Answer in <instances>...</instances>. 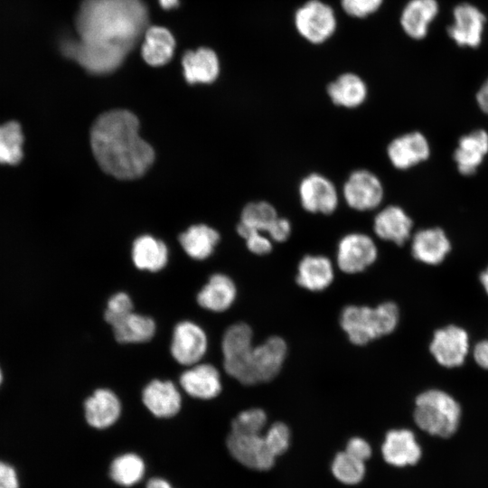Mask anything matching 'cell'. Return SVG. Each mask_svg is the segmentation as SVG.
I'll return each instance as SVG.
<instances>
[{"label":"cell","instance_id":"29","mask_svg":"<svg viewBox=\"0 0 488 488\" xmlns=\"http://www.w3.org/2000/svg\"><path fill=\"white\" fill-rule=\"evenodd\" d=\"M327 93L333 104L347 108L361 106L367 97V86L354 73H343L327 87Z\"/></svg>","mask_w":488,"mask_h":488},{"label":"cell","instance_id":"39","mask_svg":"<svg viewBox=\"0 0 488 488\" xmlns=\"http://www.w3.org/2000/svg\"><path fill=\"white\" fill-rule=\"evenodd\" d=\"M237 232L246 240L248 249L256 255H266L272 250V242L261 231L247 229L240 224L237 226Z\"/></svg>","mask_w":488,"mask_h":488},{"label":"cell","instance_id":"41","mask_svg":"<svg viewBox=\"0 0 488 488\" xmlns=\"http://www.w3.org/2000/svg\"><path fill=\"white\" fill-rule=\"evenodd\" d=\"M345 452L364 462L371 456V448L366 440L361 437H352L348 441Z\"/></svg>","mask_w":488,"mask_h":488},{"label":"cell","instance_id":"9","mask_svg":"<svg viewBox=\"0 0 488 488\" xmlns=\"http://www.w3.org/2000/svg\"><path fill=\"white\" fill-rule=\"evenodd\" d=\"M378 257L373 239L363 233H349L343 237L337 248V265L347 274L362 272L372 265Z\"/></svg>","mask_w":488,"mask_h":488},{"label":"cell","instance_id":"32","mask_svg":"<svg viewBox=\"0 0 488 488\" xmlns=\"http://www.w3.org/2000/svg\"><path fill=\"white\" fill-rule=\"evenodd\" d=\"M219 240V233L204 224L192 226L179 236L185 253L197 260L210 257Z\"/></svg>","mask_w":488,"mask_h":488},{"label":"cell","instance_id":"20","mask_svg":"<svg viewBox=\"0 0 488 488\" xmlns=\"http://www.w3.org/2000/svg\"><path fill=\"white\" fill-rule=\"evenodd\" d=\"M83 407L87 423L97 429H105L114 425L122 409L117 395L105 388L94 390L85 399Z\"/></svg>","mask_w":488,"mask_h":488},{"label":"cell","instance_id":"30","mask_svg":"<svg viewBox=\"0 0 488 488\" xmlns=\"http://www.w3.org/2000/svg\"><path fill=\"white\" fill-rule=\"evenodd\" d=\"M142 56L151 66H162L167 63L174 51L175 41L172 33L164 27L151 26L144 33Z\"/></svg>","mask_w":488,"mask_h":488},{"label":"cell","instance_id":"38","mask_svg":"<svg viewBox=\"0 0 488 488\" xmlns=\"http://www.w3.org/2000/svg\"><path fill=\"white\" fill-rule=\"evenodd\" d=\"M263 437L271 453L277 456L284 454L289 446L290 430L286 424L276 422L269 427Z\"/></svg>","mask_w":488,"mask_h":488},{"label":"cell","instance_id":"14","mask_svg":"<svg viewBox=\"0 0 488 488\" xmlns=\"http://www.w3.org/2000/svg\"><path fill=\"white\" fill-rule=\"evenodd\" d=\"M299 197L303 208L311 213H333L338 205L334 184L325 176L311 174L299 185Z\"/></svg>","mask_w":488,"mask_h":488},{"label":"cell","instance_id":"18","mask_svg":"<svg viewBox=\"0 0 488 488\" xmlns=\"http://www.w3.org/2000/svg\"><path fill=\"white\" fill-rule=\"evenodd\" d=\"M384 460L394 466L416 465L422 456V449L415 434L407 428L389 430L381 446Z\"/></svg>","mask_w":488,"mask_h":488},{"label":"cell","instance_id":"48","mask_svg":"<svg viewBox=\"0 0 488 488\" xmlns=\"http://www.w3.org/2000/svg\"><path fill=\"white\" fill-rule=\"evenodd\" d=\"M160 5L164 9H171L178 5L179 0H158Z\"/></svg>","mask_w":488,"mask_h":488},{"label":"cell","instance_id":"47","mask_svg":"<svg viewBox=\"0 0 488 488\" xmlns=\"http://www.w3.org/2000/svg\"><path fill=\"white\" fill-rule=\"evenodd\" d=\"M479 281L485 294L488 296V266L479 275Z\"/></svg>","mask_w":488,"mask_h":488},{"label":"cell","instance_id":"44","mask_svg":"<svg viewBox=\"0 0 488 488\" xmlns=\"http://www.w3.org/2000/svg\"><path fill=\"white\" fill-rule=\"evenodd\" d=\"M475 363L483 370L488 371V339L477 342L472 351Z\"/></svg>","mask_w":488,"mask_h":488},{"label":"cell","instance_id":"3","mask_svg":"<svg viewBox=\"0 0 488 488\" xmlns=\"http://www.w3.org/2000/svg\"><path fill=\"white\" fill-rule=\"evenodd\" d=\"M399 322V309L394 302H384L376 307L347 305L340 315V324L355 345L388 335Z\"/></svg>","mask_w":488,"mask_h":488},{"label":"cell","instance_id":"12","mask_svg":"<svg viewBox=\"0 0 488 488\" xmlns=\"http://www.w3.org/2000/svg\"><path fill=\"white\" fill-rule=\"evenodd\" d=\"M286 350V342L279 336H271L254 346L249 356L251 385L274 379L283 366Z\"/></svg>","mask_w":488,"mask_h":488},{"label":"cell","instance_id":"11","mask_svg":"<svg viewBox=\"0 0 488 488\" xmlns=\"http://www.w3.org/2000/svg\"><path fill=\"white\" fill-rule=\"evenodd\" d=\"M226 444L230 454L246 467L264 471L270 469L275 463L276 456L260 434L230 431Z\"/></svg>","mask_w":488,"mask_h":488},{"label":"cell","instance_id":"16","mask_svg":"<svg viewBox=\"0 0 488 488\" xmlns=\"http://www.w3.org/2000/svg\"><path fill=\"white\" fill-rule=\"evenodd\" d=\"M142 402L155 417L169 418L180 411L182 395L173 381L155 379L143 389Z\"/></svg>","mask_w":488,"mask_h":488},{"label":"cell","instance_id":"13","mask_svg":"<svg viewBox=\"0 0 488 488\" xmlns=\"http://www.w3.org/2000/svg\"><path fill=\"white\" fill-rule=\"evenodd\" d=\"M453 24L446 29L448 36L460 47H478L486 23L483 13L472 4L461 3L453 9Z\"/></svg>","mask_w":488,"mask_h":488},{"label":"cell","instance_id":"4","mask_svg":"<svg viewBox=\"0 0 488 488\" xmlns=\"http://www.w3.org/2000/svg\"><path fill=\"white\" fill-rule=\"evenodd\" d=\"M462 418L460 403L448 392L432 388L415 399L413 419L424 432L441 438L452 436Z\"/></svg>","mask_w":488,"mask_h":488},{"label":"cell","instance_id":"19","mask_svg":"<svg viewBox=\"0 0 488 488\" xmlns=\"http://www.w3.org/2000/svg\"><path fill=\"white\" fill-rule=\"evenodd\" d=\"M452 249L444 230L438 227L418 230L411 238L413 258L426 265L437 266L444 262Z\"/></svg>","mask_w":488,"mask_h":488},{"label":"cell","instance_id":"7","mask_svg":"<svg viewBox=\"0 0 488 488\" xmlns=\"http://www.w3.org/2000/svg\"><path fill=\"white\" fill-rule=\"evenodd\" d=\"M295 25L306 41L319 44L333 34L337 21L330 5L320 0H309L296 10Z\"/></svg>","mask_w":488,"mask_h":488},{"label":"cell","instance_id":"8","mask_svg":"<svg viewBox=\"0 0 488 488\" xmlns=\"http://www.w3.org/2000/svg\"><path fill=\"white\" fill-rule=\"evenodd\" d=\"M208 338L204 330L192 321H182L173 330L170 352L174 360L186 367L201 361L207 352Z\"/></svg>","mask_w":488,"mask_h":488},{"label":"cell","instance_id":"36","mask_svg":"<svg viewBox=\"0 0 488 488\" xmlns=\"http://www.w3.org/2000/svg\"><path fill=\"white\" fill-rule=\"evenodd\" d=\"M267 423L266 412L258 408H252L239 413L231 421L232 432L242 434H260Z\"/></svg>","mask_w":488,"mask_h":488},{"label":"cell","instance_id":"5","mask_svg":"<svg viewBox=\"0 0 488 488\" xmlns=\"http://www.w3.org/2000/svg\"><path fill=\"white\" fill-rule=\"evenodd\" d=\"M252 339L250 326L240 322L229 326L221 340L224 371L244 385H250L249 356L254 347Z\"/></svg>","mask_w":488,"mask_h":488},{"label":"cell","instance_id":"23","mask_svg":"<svg viewBox=\"0 0 488 488\" xmlns=\"http://www.w3.org/2000/svg\"><path fill=\"white\" fill-rule=\"evenodd\" d=\"M237 288L227 275L217 273L210 277L196 296L197 304L203 309L221 313L228 310L234 303Z\"/></svg>","mask_w":488,"mask_h":488},{"label":"cell","instance_id":"15","mask_svg":"<svg viewBox=\"0 0 488 488\" xmlns=\"http://www.w3.org/2000/svg\"><path fill=\"white\" fill-rule=\"evenodd\" d=\"M387 155L395 168L407 170L429 157L430 145L422 133L412 131L394 138L388 145Z\"/></svg>","mask_w":488,"mask_h":488},{"label":"cell","instance_id":"34","mask_svg":"<svg viewBox=\"0 0 488 488\" xmlns=\"http://www.w3.org/2000/svg\"><path fill=\"white\" fill-rule=\"evenodd\" d=\"M277 217L276 209L269 202H254L243 208L239 224L249 230L267 232Z\"/></svg>","mask_w":488,"mask_h":488},{"label":"cell","instance_id":"40","mask_svg":"<svg viewBox=\"0 0 488 488\" xmlns=\"http://www.w3.org/2000/svg\"><path fill=\"white\" fill-rule=\"evenodd\" d=\"M383 0H341L343 11L352 17L363 18L375 13Z\"/></svg>","mask_w":488,"mask_h":488},{"label":"cell","instance_id":"2","mask_svg":"<svg viewBox=\"0 0 488 488\" xmlns=\"http://www.w3.org/2000/svg\"><path fill=\"white\" fill-rule=\"evenodd\" d=\"M139 121L130 111L103 113L90 129V145L100 168L123 180L138 178L155 159L152 146L138 135Z\"/></svg>","mask_w":488,"mask_h":488},{"label":"cell","instance_id":"28","mask_svg":"<svg viewBox=\"0 0 488 488\" xmlns=\"http://www.w3.org/2000/svg\"><path fill=\"white\" fill-rule=\"evenodd\" d=\"M115 340L122 344L149 342L155 334L156 324L152 317L134 311L111 325Z\"/></svg>","mask_w":488,"mask_h":488},{"label":"cell","instance_id":"33","mask_svg":"<svg viewBox=\"0 0 488 488\" xmlns=\"http://www.w3.org/2000/svg\"><path fill=\"white\" fill-rule=\"evenodd\" d=\"M145 474L142 458L133 453L125 454L113 460L109 474L117 484L131 486L138 483Z\"/></svg>","mask_w":488,"mask_h":488},{"label":"cell","instance_id":"46","mask_svg":"<svg viewBox=\"0 0 488 488\" xmlns=\"http://www.w3.org/2000/svg\"><path fill=\"white\" fill-rule=\"evenodd\" d=\"M146 488H173V487L164 479L152 478L147 482Z\"/></svg>","mask_w":488,"mask_h":488},{"label":"cell","instance_id":"31","mask_svg":"<svg viewBox=\"0 0 488 488\" xmlns=\"http://www.w3.org/2000/svg\"><path fill=\"white\" fill-rule=\"evenodd\" d=\"M132 260L136 268L157 272L168 261V249L165 244L151 236L137 238L132 247Z\"/></svg>","mask_w":488,"mask_h":488},{"label":"cell","instance_id":"37","mask_svg":"<svg viewBox=\"0 0 488 488\" xmlns=\"http://www.w3.org/2000/svg\"><path fill=\"white\" fill-rule=\"evenodd\" d=\"M133 311L134 304L130 296L126 292H117L107 302L104 319L112 325Z\"/></svg>","mask_w":488,"mask_h":488},{"label":"cell","instance_id":"22","mask_svg":"<svg viewBox=\"0 0 488 488\" xmlns=\"http://www.w3.org/2000/svg\"><path fill=\"white\" fill-rule=\"evenodd\" d=\"M487 154L488 133L477 129L459 138L453 157L458 172L468 176L476 173Z\"/></svg>","mask_w":488,"mask_h":488},{"label":"cell","instance_id":"1","mask_svg":"<svg viewBox=\"0 0 488 488\" xmlns=\"http://www.w3.org/2000/svg\"><path fill=\"white\" fill-rule=\"evenodd\" d=\"M142 0H83L76 16L78 40L68 39L62 52L89 72L116 70L146 30Z\"/></svg>","mask_w":488,"mask_h":488},{"label":"cell","instance_id":"45","mask_svg":"<svg viewBox=\"0 0 488 488\" xmlns=\"http://www.w3.org/2000/svg\"><path fill=\"white\" fill-rule=\"evenodd\" d=\"M475 99L480 109L488 115V78L476 92Z\"/></svg>","mask_w":488,"mask_h":488},{"label":"cell","instance_id":"26","mask_svg":"<svg viewBox=\"0 0 488 488\" xmlns=\"http://www.w3.org/2000/svg\"><path fill=\"white\" fill-rule=\"evenodd\" d=\"M183 74L190 84L211 83L220 72V63L216 53L209 48L188 51L182 59Z\"/></svg>","mask_w":488,"mask_h":488},{"label":"cell","instance_id":"42","mask_svg":"<svg viewBox=\"0 0 488 488\" xmlns=\"http://www.w3.org/2000/svg\"><path fill=\"white\" fill-rule=\"evenodd\" d=\"M267 233L271 240L284 242L291 234V224L286 219L277 217L268 228Z\"/></svg>","mask_w":488,"mask_h":488},{"label":"cell","instance_id":"17","mask_svg":"<svg viewBox=\"0 0 488 488\" xmlns=\"http://www.w3.org/2000/svg\"><path fill=\"white\" fill-rule=\"evenodd\" d=\"M183 390L190 397L208 400L221 392V374L216 367L210 363H197L188 367L179 378Z\"/></svg>","mask_w":488,"mask_h":488},{"label":"cell","instance_id":"27","mask_svg":"<svg viewBox=\"0 0 488 488\" xmlns=\"http://www.w3.org/2000/svg\"><path fill=\"white\" fill-rule=\"evenodd\" d=\"M26 136L22 123L8 119L0 123V165L15 167L25 157Z\"/></svg>","mask_w":488,"mask_h":488},{"label":"cell","instance_id":"24","mask_svg":"<svg viewBox=\"0 0 488 488\" xmlns=\"http://www.w3.org/2000/svg\"><path fill=\"white\" fill-rule=\"evenodd\" d=\"M436 0H410L400 15V25L405 33L414 40L427 36L429 24L438 14Z\"/></svg>","mask_w":488,"mask_h":488},{"label":"cell","instance_id":"25","mask_svg":"<svg viewBox=\"0 0 488 488\" xmlns=\"http://www.w3.org/2000/svg\"><path fill=\"white\" fill-rule=\"evenodd\" d=\"M334 277L331 260L322 255H306L299 262L296 283L313 292L323 291L333 282Z\"/></svg>","mask_w":488,"mask_h":488},{"label":"cell","instance_id":"10","mask_svg":"<svg viewBox=\"0 0 488 488\" xmlns=\"http://www.w3.org/2000/svg\"><path fill=\"white\" fill-rule=\"evenodd\" d=\"M343 192L346 203L361 211L377 208L384 196L379 177L365 169L352 172L344 183Z\"/></svg>","mask_w":488,"mask_h":488},{"label":"cell","instance_id":"49","mask_svg":"<svg viewBox=\"0 0 488 488\" xmlns=\"http://www.w3.org/2000/svg\"><path fill=\"white\" fill-rule=\"evenodd\" d=\"M3 380H4V375H3L2 369L0 367V386H1L2 382H3Z\"/></svg>","mask_w":488,"mask_h":488},{"label":"cell","instance_id":"43","mask_svg":"<svg viewBox=\"0 0 488 488\" xmlns=\"http://www.w3.org/2000/svg\"><path fill=\"white\" fill-rule=\"evenodd\" d=\"M0 488H19V478L15 469L0 461Z\"/></svg>","mask_w":488,"mask_h":488},{"label":"cell","instance_id":"21","mask_svg":"<svg viewBox=\"0 0 488 488\" xmlns=\"http://www.w3.org/2000/svg\"><path fill=\"white\" fill-rule=\"evenodd\" d=\"M413 221L405 211L397 205L382 209L374 218L373 230L381 239L402 246L411 238Z\"/></svg>","mask_w":488,"mask_h":488},{"label":"cell","instance_id":"6","mask_svg":"<svg viewBox=\"0 0 488 488\" xmlns=\"http://www.w3.org/2000/svg\"><path fill=\"white\" fill-rule=\"evenodd\" d=\"M470 348L468 332L456 324L436 329L428 346L436 363L446 369L461 367L465 362Z\"/></svg>","mask_w":488,"mask_h":488},{"label":"cell","instance_id":"35","mask_svg":"<svg viewBox=\"0 0 488 488\" xmlns=\"http://www.w3.org/2000/svg\"><path fill=\"white\" fill-rule=\"evenodd\" d=\"M334 477L345 484L360 483L365 474L364 462L352 456L347 452L337 454L332 464Z\"/></svg>","mask_w":488,"mask_h":488}]
</instances>
